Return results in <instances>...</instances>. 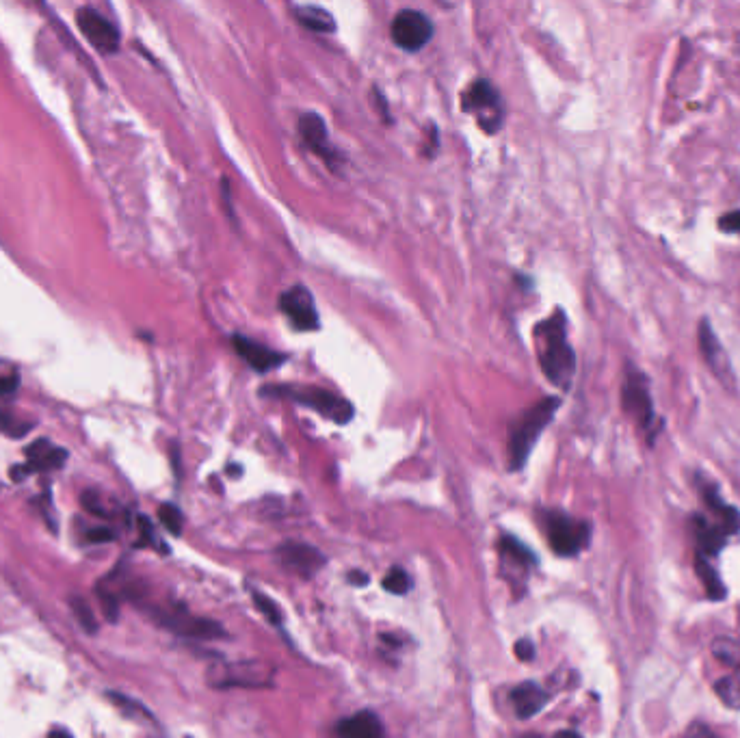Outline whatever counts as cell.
<instances>
[{
  "instance_id": "obj_1",
  "label": "cell",
  "mask_w": 740,
  "mask_h": 738,
  "mask_svg": "<svg viewBox=\"0 0 740 738\" xmlns=\"http://www.w3.org/2000/svg\"><path fill=\"white\" fill-rule=\"evenodd\" d=\"M535 342L541 371L550 384L570 390L576 375V353L567 338V316L561 308L535 327Z\"/></svg>"
},
{
  "instance_id": "obj_2",
  "label": "cell",
  "mask_w": 740,
  "mask_h": 738,
  "mask_svg": "<svg viewBox=\"0 0 740 738\" xmlns=\"http://www.w3.org/2000/svg\"><path fill=\"white\" fill-rule=\"evenodd\" d=\"M699 492H702L706 513H699L693 518L697 559L712 563V559L728 544V539L740 531V513L725 503L712 481H704L699 485Z\"/></svg>"
},
{
  "instance_id": "obj_3",
  "label": "cell",
  "mask_w": 740,
  "mask_h": 738,
  "mask_svg": "<svg viewBox=\"0 0 740 738\" xmlns=\"http://www.w3.org/2000/svg\"><path fill=\"white\" fill-rule=\"evenodd\" d=\"M561 407L559 397H546L537 401L533 407L515 420L509 431V468L511 470H522L524 464L531 457V451L535 448L541 433L552 423L554 414Z\"/></svg>"
},
{
  "instance_id": "obj_4",
  "label": "cell",
  "mask_w": 740,
  "mask_h": 738,
  "mask_svg": "<svg viewBox=\"0 0 740 738\" xmlns=\"http://www.w3.org/2000/svg\"><path fill=\"white\" fill-rule=\"evenodd\" d=\"M621 407L634 425L647 438V444H654L658 438V416L654 410L650 379L641 368L628 364L624 373V384H621Z\"/></svg>"
},
{
  "instance_id": "obj_5",
  "label": "cell",
  "mask_w": 740,
  "mask_h": 738,
  "mask_svg": "<svg viewBox=\"0 0 740 738\" xmlns=\"http://www.w3.org/2000/svg\"><path fill=\"white\" fill-rule=\"evenodd\" d=\"M262 397H271V399H286L299 403L308 410L319 412L321 416L334 420L336 425H347L351 423V418L355 414L353 405L342 399L340 394L329 392L319 386H299V384H290V386H267L260 390Z\"/></svg>"
},
{
  "instance_id": "obj_6",
  "label": "cell",
  "mask_w": 740,
  "mask_h": 738,
  "mask_svg": "<svg viewBox=\"0 0 740 738\" xmlns=\"http://www.w3.org/2000/svg\"><path fill=\"white\" fill-rule=\"evenodd\" d=\"M710 654L721 667V676L715 678L712 689L725 706L740 710V641L717 637L710 645Z\"/></svg>"
},
{
  "instance_id": "obj_7",
  "label": "cell",
  "mask_w": 740,
  "mask_h": 738,
  "mask_svg": "<svg viewBox=\"0 0 740 738\" xmlns=\"http://www.w3.org/2000/svg\"><path fill=\"white\" fill-rule=\"evenodd\" d=\"M544 529L550 548L559 557H576L587 548L591 537V526L587 522L567 516L563 511H546Z\"/></svg>"
},
{
  "instance_id": "obj_8",
  "label": "cell",
  "mask_w": 740,
  "mask_h": 738,
  "mask_svg": "<svg viewBox=\"0 0 740 738\" xmlns=\"http://www.w3.org/2000/svg\"><path fill=\"white\" fill-rule=\"evenodd\" d=\"M461 109L477 117L479 126L487 135L498 133L502 120H505V104H502L498 89L485 78L474 81L461 94Z\"/></svg>"
},
{
  "instance_id": "obj_9",
  "label": "cell",
  "mask_w": 740,
  "mask_h": 738,
  "mask_svg": "<svg viewBox=\"0 0 740 738\" xmlns=\"http://www.w3.org/2000/svg\"><path fill=\"white\" fill-rule=\"evenodd\" d=\"M435 33V26L427 13L416 9H403L390 24L392 42L405 52H418L425 48Z\"/></svg>"
},
{
  "instance_id": "obj_10",
  "label": "cell",
  "mask_w": 740,
  "mask_h": 738,
  "mask_svg": "<svg viewBox=\"0 0 740 738\" xmlns=\"http://www.w3.org/2000/svg\"><path fill=\"white\" fill-rule=\"evenodd\" d=\"M280 312L297 332H316L321 325L314 297L308 288L301 284L288 288V291L280 295Z\"/></svg>"
},
{
  "instance_id": "obj_11",
  "label": "cell",
  "mask_w": 740,
  "mask_h": 738,
  "mask_svg": "<svg viewBox=\"0 0 740 738\" xmlns=\"http://www.w3.org/2000/svg\"><path fill=\"white\" fill-rule=\"evenodd\" d=\"M697 340H699V353H702V358H704L706 366L710 368V373L715 375L723 386L732 388L736 377H734L730 355L725 353L721 340L717 338L715 329H712V323H710L708 316H704V319L699 321Z\"/></svg>"
},
{
  "instance_id": "obj_12",
  "label": "cell",
  "mask_w": 740,
  "mask_h": 738,
  "mask_svg": "<svg viewBox=\"0 0 740 738\" xmlns=\"http://www.w3.org/2000/svg\"><path fill=\"white\" fill-rule=\"evenodd\" d=\"M299 135H301V141L306 143V148L319 156L329 169L332 171L340 169L345 158H342V154L332 146V141H329L327 126L321 115L303 113L299 117Z\"/></svg>"
},
{
  "instance_id": "obj_13",
  "label": "cell",
  "mask_w": 740,
  "mask_h": 738,
  "mask_svg": "<svg viewBox=\"0 0 740 738\" xmlns=\"http://www.w3.org/2000/svg\"><path fill=\"white\" fill-rule=\"evenodd\" d=\"M76 24L87 37V42L96 50L104 52V55H115L117 48H120V33H117L115 24L109 22L96 9L91 7L78 9Z\"/></svg>"
},
{
  "instance_id": "obj_14",
  "label": "cell",
  "mask_w": 740,
  "mask_h": 738,
  "mask_svg": "<svg viewBox=\"0 0 740 738\" xmlns=\"http://www.w3.org/2000/svg\"><path fill=\"white\" fill-rule=\"evenodd\" d=\"M152 617L158 624L178 632V635L184 637H193V639H217L223 637V630L219 624L210 622V619L202 617H193L189 613H180V611H163V609H152Z\"/></svg>"
},
{
  "instance_id": "obj_15",
  "label": "cell",
  "mask_w": 740,
  "mask_h": 738,
  "mask_svg": "<svg viewBox=\"0 0 740 738\" xmlns=\"http://www.w3.org/2000/svg\"><path fill=\"white\" fill-rule=\"evenodd\" d=\"M26 464L16 466L11 470L13 481H22L33 472H48V470H59L65 459H68V451L59 446H52L48 440H37L29 448H26Z\"/></svg>"
},
{
  "instance_id": "obj_16",
  "label": "cell",
  "mask_w": 740,
  "mask_h": 738,
  "mask_svg": "<svg viewBox=\"0 0 740 738\" xmlns=\"http://www.w3.org/2000/svg\"><path fill=\"white\" fill-rule=\"evenodd\" d=\"M280 563L288 572L301 578H312L325 565V557L319 550L303 542H286L277 550Z\"/></svg>"
},
{
  "instance_id": "obj_17",
  "label": "cell",
  "mask_w": 740,
  "mask_h": 738,
  "mask_svg": "<svg viewBox=\"0 0 740 738\" xmlns=\"http://www.w3.org/2000/svg\"><path fill=\"white\" fill-rule=\"evenodd\" d=\"M232 347L234 351L241 355V358L254 368L256 373H269V371H275V368H280L288 358L284 353L275 351V349H269L260 345V342L251 340L247 336H232Z\"/></svg>"
},
{
  "instance_id": "obj_18",
  "label": "cell",
  "mask_w": 740,
  "mask_h": 738,
  "mask_svg": "<svg viewBox=\"0 0 740 738\" xmlns=\"http://www.w3.org/2000/svg\"><path fill=\"white\" fill-rule=\"evenodd\" d=\"M511 704L520 719H531L548 704V693L535 682H522L511 691Z\"/></svg>"
},
{
  "instance_id": "obj_19",
  "label": "cell",
  "mask_w": 740,
  "mask_h": 738,
  "mask_svg": "<svg viewBox=\"0 0 740 738\" xmlns=\"http://www.w3.org/2000/svg\"><path fill=\"white\" fill-rule=\"evenodd\" d=\"M336 732L340 738H386L381 721L377 719V715L368 713V710L342 719Z\"/></svg>"
},
{
  "instance_id": "obj_20",
  "label": "cell",
  "mask_w": 740,
  "mask_h": 738,
  "mask_svg": "<svg viewBox=\"0 0 740 738\" xmlns=\"http://www.w3.org/2000/svg\"><path fill=\"white\" fill-rule=\"evenodd\" d=\"M295 16L299 24H303L306 29L314 33H334L336 31V22L332 18V13H327L325 9L316 7V5L295 7Z\"/></svg>"
},
{
  "instance_id": "obj_21",
  "label": "cell",
  "mask_w": 740,
  "mask_h": 738,
  "mask_svg": "<svg viewBox=\"0 0 740 738\" xmlns=\"http://www.w3.org/2000/svg\"><path fill=\"white\" fill-rule=\"evenodd\" d=\"M695 568H697L699 578H702V583H704V587L708 591V596L712 600H721L725 596V587L721 583L719 574L715 572V568H712V563L710 561H704V559H697Z\"/></svg>"
},
{
  "instance_id": "obj_22",
  "label": "cell",
  "mask_w": 740,
  "mask_h": 738,
  "mask_svg": "<svg viewBox=\"0 0 740 738\" xmlns=\"http://www.w3.org/2000/svg\"><path fill=\"white\" fill-rule=\"evenodd\" d=\"M70 609L76 615L78 624H81L89 632V635H94V632L98 630V622H96L94 611H91V606L87 604V600L81 598V596H70Z\"/></svg>"
},
{
  "instance_id": "obj_23",
  "label": "cell",
  "mask_w": 740,
  "mask_h": 738,
  "mask_svg": "<svg viewBox=\"0 0 740 738\" xmlns=\"http://www.w3.org/2000/svg\"><path fill=\"white\" fill-rule=\"evenodd\" d=\"M502 552H505V555H509L513 561H518V563H524V565L535 563L533 552L528 550L522 542H518V539H515V537H505V539H502Z\"/></svg>"
},
{
  "instance_id": "obj_24",
  "label": "cell",
  "mask_w": 740,
  "mask_h": 738,
  "mask_svg": "<svg viewBox=\"0 0 740 738\" xmlns=\"http://www.w3.org/2000/svg\"><path fill=\"white\" fill-rule=\"evenodd\" d=\"M158 518H161L165 529L171 533V535H180L182 533V513L178 507L174 505H161V509H158Z\"/></svg>"
},
{
  "instance_id": "obj_25",
  "label": "cell",
  "mask_w": 740,
  "mask_h": 738,
  "mask_svg": "<svg viewBox=\"0 0 740 738\" xmlns=\"http://www.w3.org/2000/svg\"><path fill=\"white\" fill-rule=\"evenodd\" d=\"M96 596L100 600L104 617H107L109 622H117V613H120V600L115 598V593H111L107 587H98Z\"/></svg>"
},
{
  "instance_id": "obj_26",
  "label": "cell",
  "mask_w": 740,
  "mask_h": 738,
  "mask_svg": "<svg viewBox=\"0 0 740 738\" xmlns=\"http://www.w3.org/2000/svg\"><path fill=\"white\" fill-rule=\"evenodd\" d=\"M383 587L394 593V596H403V593L409 591V576L401 568H394L383 578Z\"/></svg>"
},
{
  "instance_id": "obj_27",
  "label": "cell",
  "mask_w": 740,
  "mask_h": 738,
  "mask_svg": "<svg viewBox=\"0 0 740 738\" xmlns=\"http://www.w3.org/2000/svg\"><path fill=\"white\" fill-rule=\"evenodd\" d=\"M254 602H256V606L260 609V613L264 617H267L271 624H275V626L282 624V611L277 609V604L269 596H264V593L254 591Z\"/></svg>"
},
{
  "instance_id": "obj_28",
  "label": "cell",
  "mask_w": 740,
  "mask_h": 738,
  "mask_svg": "<svg viewBox=\"0 0 740 738\" xmlns=\"http://www.w3.org/2000/svg\"><path fill=\"white\" fill-rule=\"evenodd\" d=\"M29 429H31V423H18L16 418L0 414V431L7 433V436L22 438V436H26V431H29Z\"/></svg>"
},
{
  "instance_id": "obj_29",
  "label": "cell",
  "mask_w": 740,
  "mask_h": 738,
  "mask_svg": "<svg viewBox=\"0 0 740 738\" xmlns=\"http://www.w3.org/2000/svg\"><path fill=\"white\" fill-rule=\"evenodd\" d=\"M719 230L725 234H740V208L719 217Z\"/></svg>"
},
{
  "instance_id": "obj_30",
  "label": "cell",
  "mask_w": 740,
  "mask_h": 738,
  "mask_svg": "<svg viewBox=\"0 0 740 738\" xmlns=\"http://www.w3.org/2000/svg\"><path fill=\"white\" fill-rule=\"evenodd\" d=\"M83 505H85V509H87V511H91V513H94V516L109 518V511L102 507V503H100V498H98V496H96L94 492H87V494L83 496Z\"/></svg>"
},
{
  "instance_id": "obj_31",
  "label": "cell",
  "mask_w": 740,
  "mask_h": 738,
  "mask_svg": "<svg viewBox=\"0 0 740 738\" xmlns=\"http://www.w3.org/2000/svg\"><path fill=\"white\" fill-rule=\"evenodd\" d=\"M87 539H89V542H94V544H107V542H113L115 533L111 529H107V526H96V529H91L87 533Z\"/></svg>"
},
{
  "instance_id": "obj_32",
  "label": "cell",
  "mask_w": 740,
  "mask_h": 738,
  "mask_svg": "<svg viewBox=\"0 0 740 738\" xmlns=\"http://www.w3.org/2000/svg\"><path fill=\"white\" fill-rule=\"evenodd\" d=\"M515 656L520 658V661H533L535 658V645L531 643V639H520L518 643H515Z\"/></svg>"
},
{
  "instance_id": "obj_33",
  "label": "cell",
  "mask_w": 740,
  "mask_h": 738,
  "mask_svg": "<svg viewBox=\"0 0 740 738\" xmlns=\"http://www.w3.org/2000/svg\"><path fill=\"white\" fill-rule=\"evenodd\" d=\"M20 379L18 375H9V377H0V397H7V394L18 390Z\"/></svg>"
},
{
  "instance_id": "obj_34",
  "label": "cell",
  "mask_w": 740,
  "mask_h": 738,
  "mask_svg": "<svg viewBox=\"0 0 740 738\" xmlns=\"http://www.w3.org/2000/svg\"><path fill=\"white\" fill-rule=\"evenodd\" d=\"M686 738H719L715 732H710L706 726H702V723H695V726H691L689 734H686Z\"/></svg>"
},
{
  "instance_id": "obj_35",
  "label": "cell",
  "mask_w": 740,
  "mask_h": 738,
  "mask_svg": "<svg viewBox=\"0 0 740 738\" xmlns=\"http://www.w3.org/2000/svg\"><path fill=\"white\" fill-rule=\"evenodd\" d=\"M373 98L377 100V109L381 111L383 120H386V124H390V122H392V117H390V109H388V104H386V98L381 96V91H379V89H373Z\"/></svg>"
},
{
  "instance_id": "obj_36",
  "label": "cell",
  "mask_w": 740,
  "mask_h": 738,
  "mask_svg": "<svg viewBox=\"0 0 740 738\" xmlns=\"http://www.w3.org/2000/svg\"><path fill=\"white\" fill-rule=\"evenodd\" d=\"M349 581H351L353 585H358V587H362V585H366V581H368V576H366V574H362V572H353V574H349Z\"/></svg>"
},
{
  "instance_id": "obj_37",
  "label": "cell",
  "mask_w": 740,
  "mask_h": 738,
  "mask_svg": "<svg viewBox=\"0 0 740 738\" xmlns=\"http://www.w3.org/2000/svg\"><path fill=\"white\" fill-rule=\"evenodd\" d=\"M48 738H74V736L68 730H55V732L48 734Z\"/></svg>"
},
{
  "instance_id": "obj_38",
  "label": "cell",
  "mask_w": 740,
  "mask_h": 738,
  "mask_svg": "<svg viewBox=\"0 0 740 738\" xmlns=\"http://www.w3.org/2000/svg\"><path fill=\"white\" fill-rule=\"evenodd\" d=\"M554 738H583V736L576 734V732H559Z\"/></svg>"
},
{
  "instance_id": "obj_39",
  "label": "cell",
  "mask_w": 740,
  "mask_h": 738,
  "mask_svg": "<svg viewBox=\"0 0 740 738\" xmlns=\"http://www.w3.org/2000/svg\"><path fill=\"white\" fill-rule=\"evenodd\" d=\"M522 738H539L537 734H526V736H522Z\"/></svg>"
}]
</instances>
